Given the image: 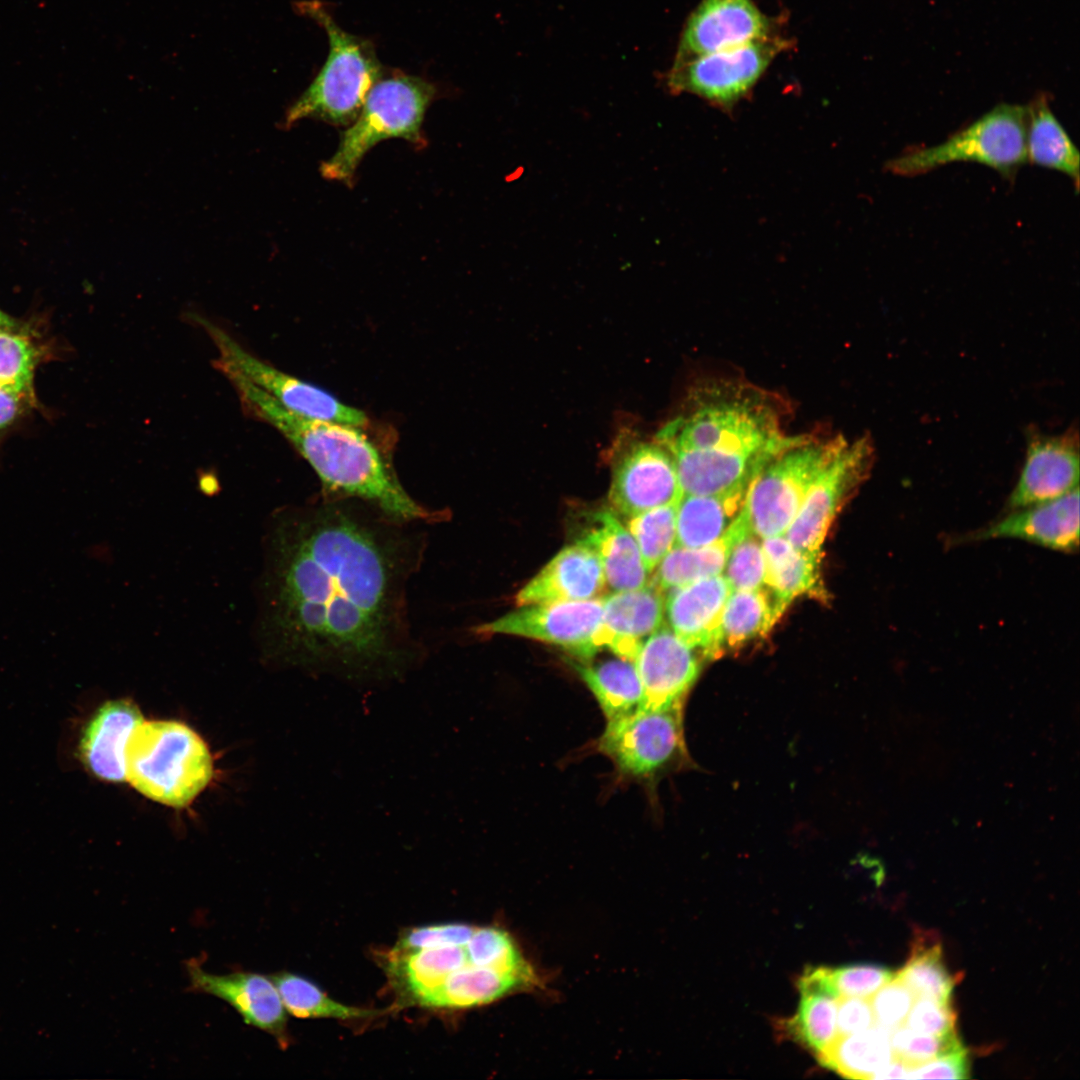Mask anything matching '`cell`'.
<instances>
[{"label": "cell", "mask_w": 1080, "mask_h": 1080, "mask_svg": "<svg viewBox=\"0 0 1080 1080\" xmlns=\"http://www.w3.org/2000/svg\"><path fill=\"white\" fill-rule=\"evenodd\" d=\"M785 41L765 38L673 65L665 85L673 94L690 93L730 111L749 94Z\"/></svg>", "instance_id": "7c38bea8"}, {"label": "cell", "mask_w": 1080, "mask_h": 1080, "mask_svg": "<svg viewBox=\"0 0 1080 1080\" xmlns=\"http://www.w3.org/2000/svg\"><path fill=\"white\" fill-rule=\"evenodd\" d=\"M142 721L138 706L127 699L108 701L96 711L80 741L81 759L94 776L112 783L126 781V744Z\"/></svg>", "instance_id": "603a6c76"}, {"label": "cell", "mask_w": 1080, "mask_h": 1080, "mask_svg": "<svg viewBox=\"0 0 1080 1080\" xmlns=\"http://www.w3.org/2000/svg\"><path fill=\"white\" fill-rule=\"evenodd\" d=\"M615 455L609 490L611 508L632 517L678 503L683 493L672 454L659 440L633 441Z\"/></svg>", "instance_id": "5bb4252c"}, {"label": "cell", "mask_w": 1080, "mask_h": 1080, "mask_svg": "<svg viewBox=\"0 0 1080 1080\" xmlns=\"http://www.w3.org/2000/svg\"><path fill=\"white\" fill-rule=\"evenodd\" d=\"M1027 161L1068 176L1079 191V151L1053 114L1048 96L1040 94L1026 106Z\"/></svg>", "instance_id": "4316f807"}, {"label": "cell", "mask_w": 1080, "mask_h": 1080, "mask_svg": "<svg viewBox=\"0 0 1080 1080\" xmlns=\"http://www.w3.org/2000/svg\"><path fill=\"white\" fill-rule=\"evenodd\" d=\"M279 992L285 1010L297 1018H334L341 1020L368 1019L385 1013L341 1004L323 992L307 978L283 971L270 976Z\"/></svg>", "instance_id": "d6a6232c"}, {"label": "cell", "mask_w": 1080, "mask_h": 1080, "mask_svg": "<svg viewBox=\"0 0 1080 1080\" xmlns=\"http://www.w3.org/2000/svg\"><path fill=\"white\" fill-rule=\"evenodd\" d=\"M915 999L911 989L894 976L870 997L876 1024L890 1031L903 1025Z\"/></svg>", "instance_id": "60d3db41"}, {"label": "cell", "mask_w": 1080, "mask_h": 1080, "mask_svg": "<svg viewBox=\"0 0 1080 1080\" xmlns=\"http://www.w3.org/2000/svg\"><path fill=\"white\" fill-rule=\"evenodd\" d=\"M683 705L642 707L608 721L598 749L624 776L647 779L669 768L686 754Z\"/></svg>", "instance_id": "9c48e42d"}, {"label": "cell", "mask_w": 1080, "mask_h": 1080, "mask_svg": "<svg viewBox=\"0 0 1080 1080\" xmlns=\"http://www.w3.org/2000/svg\"><path fill=\"white\" fill-rule=\"evenodd\" d=\"M296 8L324 28L329 54L313 82L288 108L283 127L290 128L308 117L347 125L358 117L369 91L380 79L374 49L368 41L344 31L320 2H298Z\"/></svg>", "instance_id": "5b68a950"}, {"label": "cell", "mask_w": 1080, "mask_h": 1080, "mask_svg": "<svg viewBox=\"0 0 1080 1080\" xmlns=\"http://www.w3.org/2000/svg\"><path fill=\"white\" fill-rule=\"evenodd\" d=\"M840 437L819 439L808 434L797 435L756 474L747 487L744 501L756 536L764 539L785 534Z\"/></svg>", "instance_id": "ba28073f"}, {"label": "cell", "mask_w": 1080, "mask_h": 1080, "mask_svg": "<svg viewBox=\"0 0 1080 1080\" xmlns=\"http://www.w3.org/2000/svg\"><path fill=\"white\" fill-rule=\"evenodd\" d=\"M969 1077L967 1050L945 1054L909 1065L906 1079H966Z\"/></svg>", "instance_id": "b9f144b4"}, {"label": "cell", "mask_w": 1080, "mask_h": 1080, "mask_svg": "<svg viewBox=\"0 0 1080 1080\" xmlns=\"http://www.w3.org/2000/svg\"><path fill=\"white\" fill-rule=\"evenodd\" d=\"M1079 450L1077 435L1035 436L1027 446L1018 481L1008 507L1024 508L1059 498L1078 488Z\"/></svg>", "instance_id": "e0dca14e"}, {"label": "cell", "mask_w": 1080, "mask_h": 1080, "mask_svg": "<svg viewBox=\"0 0 1080 1080\" xmlns=\"http://www.w3.org/2000/svg\"><path fill=\"white\" fill-rule=\"evenodd\" d=\"M769 28L752 0H701L683 28L673 65L765 39Z\"/></svg>", "instance_id": "9a60e30c"}, {"label": "cell", "mask_w": 1080, "mask_h": 1080, "mask_svg": "<svg viewBox=\"0 0 1080 1080\" xmlns=\"http://www.w3.org/2000/svg\"><path fill=\"white\" fill-rule=\"evenodd\" d=\"M970 538L1019 539L1056 551H1075L1079 545V490L1016 509Z\"/></svg>", "instance_id": "44dd1931"}, {"label": "cell", "mask_w": 1080, "mask_h": 1080, "mask_svg": "<svg viewBox=\"0 0 1080 1080\" xmlns=\"http://www.w3.org/2000/svg\"><path fill=\"white\" fill-rule=\"evenodd\" d=\"M187 317L205 330L218 348L220 356L214 363L216 368L224 367L237 372L285 408L300 415L359 428L367 425V416L361 410L340 402L321 388L263 362L207 318L194 312L187 314Z\"/></svg>", "instance_id": "30bf717a"}, {"label": "cell", "mask_w": 1080, "mask_h": 1080, "mask_svg": "<svg viewBox=\"0 0 1080 1080\" xmlns=\"http://www.w3.org/2000/svg\"><path fill=\"white\" fill-rule=\"evenodd\" d=\"M1026 123V106L999 104L944 142L912 148L889 160L885 168L913 177L949 163L974 162L1012 179L1027 162Z\"/></svg>", "instance_id": "52a82bcc"}, {"label": "cell", "mask_w": 1080, "mask_h": 1080, "mask_svg": "<svg viewBox=\"0 0 1080 1080\" xmlns=\"http://www.w3.org/2000/svg\"><path fill=\"white\" fill-rule=\"evenodd\" d=\"M186 968L192 991L224 1000L247 1025L272 1035L282 1049L288 1047L287 1015L271 977L241 970L212 974L203 970L196 959L187 961Z\"/></svg>", "instance_id": "2e32d148"}, {"label": "cell", "mask_w": 1080, "mask_h": 1080, "mask_svg": "<svg viewBox=\"0 0 1080 1080\" xmlns=\"http://www.w3.org/2000/svg\"><path fill=\"white\" fill-rule=\"evenodd\" d=\"M677 504L659 506L629 517L627 529L633 536L648 574L675 546Z\"/></svg>", "instance_id": "e575fe53"}, {"label": "cell", "mask_w": 1080, "mask_h": 1080, "mask_svg": "<svg viewBox=\"0 0 1080 1080\" xmlns=\"http://www.w3.org/2000/svg\"><path fill=\"white\" fill-rule=\"evenodd\" d=\"M761 543L764 585L784 609L804 594L823 597L818 561L798 551L784 534L764 538Z\"/></svg>", "instance_id": "83f0119b"}, {"label": "cell", "mask_w": 1080, "mask_h": 1080, "mask_svg": "<svg viewBox=\"0 0 1080 1080\" xmlns=\"http://www.w3.org/2000/svg\"><path fill=\"white\" fill-rule=\"evenodd\" d=\"M746 490L682 495L677 504L675 546L697 548L720 539L740 514Z\"/></svg>", "instance_id": "484cf974"}, {"label": "cell", "mask_w": 1080, "mask_h": 1080, "mask_svg": "<svg viewBox=\"0 0 1080 1080\" xmlns=\"http://www.w3.org/2000/svg\"><path fill=\"white\" fill-rule=\"evenodd\" d=\"M894 976L892 970L875 964H851L832 969L839 997L870 998Z\"/></svg>", "instance_id": "f35d334b"}, {"label": "cell", "mask_w": 1080, "mask_h": 1080, "mask_svg": "<svg viewBox=\"0 0 1080 1080\" xmlns=\"http://www.w3.org/2000/svg\"><path fill=\"white\" fill-rule=\"evenodd\" d=\"M796 1014L786 1020L787 1033L817 1057L837 1036V998L800 994Z\"/></svg>", "instance_id": "836d02e7"}, {"label": "cell", "mask_w": 1080, "mask_h": 1080, "mask_svg": "<svg viewBox=\"0 0 1080 1080\" xmlns=\"http://www.w3.org/2000/svg\"><path fill=\"white\" fill-rule=\"evenodd\" d=\"M665 612L672 631L702 657L714 659L724 653L721 623L732 592L721 575L700 579L668 591Z\"/></svg>", "instance_id": "ac0fdd59"}, {"label": "cell", "mask_w": 1080, "mask_h": 1080, "mask_svg": "<svg viewBox=\"0 0 1080 1080\" xmlns=\"http://www.w3.org/2000/svg\"><path fill=\"white\" fill-rule=\"evenodd\" d=\"M895 976L906 984L916 997L938 1001L952 1000L958 981L944 960L942 942L934 931L916 930L910 953L904 966Z\"/></svg>", "instance_id": "1f68e13d"}, {"label": "cell", "mask_w": 1080, "mask_h": 1080, "mask_svg": "<svg viewBox=\"0 0 1080 1080\" xmlns=\"http://www.w3.org/2000/svg\"><path fill=\"white\" fill-rule=\"evenodd\" d=\"M890 1043L895 1058L909 1065L964 1049L958 1032L930 1035L913 1031L904 1024L890 1031Z\"/></svg>", "instance_id": "74e56055"}, {"label": "cell", "mask_w": 1080, "mask_h": 1080, "mask_svg": "<svg viewBox=\"0 0 1080 1080\" xmlns=\"http://www.w3.org/2000/svg\"><path fill=\"white\" fill-rule=\"evenodd\" d=\"M126 781L160 804L184 808L208 785L213 761L207 744L188 725L174 720L142 721L124 753Z\"/></svg>", "instance_id": "277c9868"}, {"label": "cell", "mask_w": 1080, "mask_h": 1080, "mask_svg": "<svg viewBox=\"0 0 1080 1080\" xmlns=\"http://www.w3.org/2000/svg\"><path fill=\"white\" fill-rule=\"evenodd\" d=\"M664 613V593L650 583L614 591L603 597L602 620L593 645L597 652L606 648L634 661L642 643L662 626Z\"/></svg>", "instance_id": "ffe728a7"}, {"label": "cell", "mask_w": 1080, "mask_h": 1080, "mask_svg": "<svg viewBox=\"0 0 1080 1080\" xmlns=\"http://www.w3.org/2000/svg\"><path fill=\"white\" fill-rule=\"evenodd\" d=\"M606 580L601 562L575 542L560 550L515 596L518 607L599 597Z\"/></svg>", "instance_id": "7402d4cb"}, {"label": "cell", "mask_w": 1080, "mask_h": 1080, "mask_svg": "<svg viewBox=\"0 0 1080 1080\" xmlns=\"http://www.w3.org/2000/svg\"><path fill=\"white\" fill-rule=\"evenodd\" d=\"M723 573L732 591L763 587L765 558L760 538L752 531L732 545Z\"/></svg>", "instance_id": "8d00e7d4"}, {"label": "cell", "mask_w": 1080, "mask_h": 1080, "mask_svg": "<svg viewBox=\"0 0 1080 1080\" xmlns=\"http://www.w3.org/2000/svg\"><path fill=\"white\" fill-rule=\"evenodd\" d=\"M588 528L576 540L599 558L606 584L614 591L634 590L648 583L638 546L612 508L593 511Z\"/></svg>", "instance_id": "cb8c5ba5"}, {"label": "cell", "mask_w": 1080, "mask_h": 1080, "mask_svg": "<svg viewBox=\"0 0 1080 1080\" xmlns=\"http://www.w3.org/2000/svg\"><path fill=\"white\" fill-rule=\"evenodd\" d=\"M873 457L868 436L853 441L840 437L784 534L798 551L820 562L823 542L840 504L869 472Z\"/></svg>", "instance_id": "8fae6325"}, {"label": "cell", "mask_w": 1080, "mask_h": 1080, "mask_svg": "<svg viewBox=\"0 0 1080 1080\" xmlns=\"http://www.w3.org/2000/svg\"><path fill=\"white\" fill-rule=\"evenodd\" d=\"M14 326L12 319L0 310V331H12Z\"/></svg>", "instance_id": "bcb514c9"}, {"label": "cell", "mask_w": 1080, "mask_h": 1080, "mask_svg": "<svg viewBox=\"0 0 1080 1080\" xmlns=\"http://www.w3.org/2000/svg\"><path fill=\"white\" fill-rule=\"evenodd\" d=\"M894 1058L890 1030L874 1026L848 1035H837L817 1057L825 1067L851 1079H873Z\"/></svg>", "instance_id": "f546056e"}, {"label": "cell", "mask_w": 1080, "mask_h": 1080, "mask_svg": "<svg viewBox=\"0 0 1080 1080\" xmlns=\"http://www.w3.org/2000/svg\"><path fill=\"white\" fill-rule=\"evenodd\" d=\"M433 95V86L415 76L379 79L353 125L342 133L334 155L322 163V176L350 183L363 156L378 142L397 137L419 143L425 111Z\"/></svg>", "instance_id": "8992f818"}, {"label": "cell", "mask_w": 1080, "mask_h": 1080, "mask_svg": "<svg viewBox=\"0 0 1080 1080\" xmlns=\"http://www.w3.org/2000/svg\"><path fill=\"white\" fill-rule=\"evenodd\" d=\"M800 994H823L838 998L839 994L832 978V968L825 966L808 967L798 979Z\"/></svg>", "instance_id": "ee69618b"}, {"label": "cell", "mask_w": 1080, "mask_h": 1080, "mask_svg": "<svg viewBox=\"0 0 1080 1080\" xmlns=\"http://www.w3.org/2000/svg\"><path fill=\"white\" fill-rule=\"evenodd\" d=\"M21 400L17 394L0 388V431L15 419Z\"/></svg>", "instance_id": "f6af8a7d"}, {"label": "cell", "mask_w": 1080, "mask_h": 1080, "mask_svg": "<svg viewBox=\"0 0 1080 1080\" xmlns=\"http://www.w3.org/2000/svg\"><path fill=\"white\" fill-rule=\"evenodd\" d=\"M786 408L776 394L745 381L697 384L683 411L657 436L673 456L683 495L748 487L797 436L784 431Z\"/></svg>", "instance_id": "7a4b0ae2"}, {"label": "cell", "mask_w": 1080, "mask_h": 1080, "mask_svg": "<svg viewBox=\"0 0 1080 1080\" xmlns=\"http://www.w3.org/2000/svg\"><path fill=\"white\" fill-rule=\"evenodd\" d=\"M36 352L23 335L0 331V388L22 399L33 396Z\"/></svg>", "instance_id": "d590c367"}, {"label": "cell", "mask_w": 1080, "mask_h": 1080, "mask_svg": "<svg viewBox=\"0 0 1080 1080\" xmlns=\"http://www.w3.org/2000/svg\"><path fill=\"white\" fill-rule=\"evenodd\" d=\"M744 507L726 533L717 541L697 548L674 546L654 570L651 585L663 593L700 579L723 574L732 545L751 532Z\"/></svg>", "instance_id": "d4e9b609"}, {"label": "cell", "mask_w": 1080, "mask_h": 1080, "mask_svg": "<svg viewBox=\"0 0 1080 1080\" xmlns=\"http://www.w3.org/2000/svg\"><path fill=\"white\" fill-rule=\"evenodd\" d=\"M249 417L276 428L318 475L327 492L358 499L387 518L407 524L435 523L448 512L416 502L375 445L358 428L295 413L237 372L220 367Z\"/></svg>", "instance_id": "3957f363"}, {"label": "cell", "mask_w": 1080, "mask_h": 1080, "mask_svg": "<svg viewBox=\"0 0 1080 1080\" xmlns=\"http://www.w3.org/2000/svg\"><path fill=\"white\" fill-rule=\"evenodd\" d=\"M573 666L598 701L607 721L628 716L644 704L643 687L634 661L616 656Z\"/></svg>", "instance_id": "f1b7e54d"}, {"label": "cell", "mask_w": 1080, "mask_h": 1080, "mask_svg": "<svg viewBox=\"0 0 1080 1080\" xmlns=\"http://www.w3.org/2000/svg\"><path fill=\"white\" fill-rule=\"evenodd\" d=\"M876 1024L870 998H837V1035H848L866 1030Z\"/></svg>", "instance_id": "7bdbcfd3"}, {"label": "cell", "mask_w": 1080, "mask_h": 1080, "mask_svg": "<svg viewBox=\"0 0 1080 1080\" xmlns=\"http://www.w3.org/2000/svg\"><path fill=\"white\" fill-rule=\"evenodd\" d=\"M771 592L763 587L733 590L726 602L721 635L724 651L737 649L766 635L784 612Z\"/></svg>", "instance_id": "4dcf8cb0"}, {"label": "cell", "mask_w": 1080, "mask_h": 1080, "mask_svg": "<svg viewBox=\"0 0 1080 1080\" xmlns=\"http://www.w3.org/2000/svg\"><path fill=\"white\" fill-rule=\"evenodd\" d=\"M695 651L663 625L642 643L634 664L643 687V707L684 703L701 670Z\"/></svg>", "instance_id": "d6986e66"}, {"label": "cell", "mask_w": 1080, "mask_h": 1080, "mask_svg": "<svg viewBox=\"0 0 1080 1080\" xmlns=\"http://www.w3.org/2000/svg\"><path fill=\"white\" fill-rule=\"evenodd\" d=\"M336 501L278 512L267 543L261 635L285 663L350 682L399 679L419 663L406 588L422 536Z\"/></svg>", "instance_id": "6da1fadb"}, {"label": "cell", "mask_w": 1080, "mask_h": 1080, "mask_svg": "<svg viewBox=\"0 0 1080 1080\" xmlns=\"http://www.w3.org/2000/svg\"><path fill=\"white\" fill-rule=\"evenodd\" d=\"M603 615V597L520 606L493 621L474 627V634H508L560 646L581 661L597 650L593 638Z\"/></svg>", "instance_id": "4fadbf2b"}, {"label": "cell", "mask_w": 1080, "mask_h": 1080, "mask_svg": "<svg viewBox=\"0 0 1080 1080\" xmlns=\"http://www.w3.org/2000/svg\"><path fill=\"white\" fill-rule=\"evenodd\" d=\"M904 1025L923 1034H951L957 1032V1012L952 1000L942 1002L928 997H916Z\"/></svg>", "instance_id": "ab89813d"}]
</instances>
